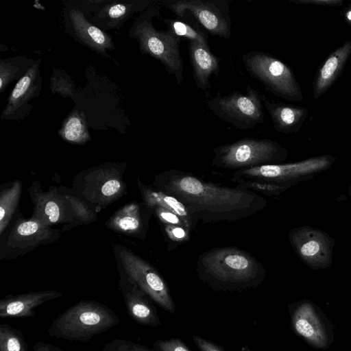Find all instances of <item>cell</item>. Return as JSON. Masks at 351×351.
Returning a JSON list of instances; mask_svg holds the SVG:
<instances>
[{
    "label": "cell",
    "instance_id": "cell-25",
    "mask_svg": "<svg viewBox=\"0 0 351 351\" xmlns=\"http://www.w3.org/2000/svg\"><path fill=\"white\" fill-rule=\"evenodd\" d=\"M162 21L176 36L189 41H197L203 46L208 47V34L197 26L186 21L178 19H162Z\"/></svg>",
    "mask_w": 351,
    "mask_h": 351
},
{
    "label": "cell",
    "instance_id": "cell-10",
    "mask_svg": "<svg viewBox=\"0 0 351 351\" xmlns=\"http://www.w3.org/2000/svg\"><path fill=\"white\" fill-rule=\"evenodd\" d=\"M294 332L315 348L327 349L334 341V326L320 308L310 301L291 305Z\"/></svg>",
    "mask_w": 351,
    "mask_h": 351
},
{
    "label": "cell",
    "instance_id": "cell-38",
    "mask_svg": "<svg viewBox=\"0 0 351 351\" xmlns=\"http://www.w3.org/2000/svg\"><path fill=\"white\" fill-rule=\"evenodd\" d=\"M130 11V8L127 5L123 3H117L110 6L108 10L107 14L109 18L112 19H121L126 16Z\"/></svg>",
    "mask_w": 351,
    "mask_h": 351
},
{
    "label": "cell",
    "instance_id": "cell-20",
    "mask_svg": "<svg viewBox=\"0 0 351 351\" xmlns=\"http://www.w3.org/2000/svg\"><path fill=\"white\" fill-rule=\"evenodd\" d=\"M188 50L195 86L206 90L210 87L211 76H217L221 59L197 41H189Z\"/></svg>",
    "mask_w": 351,
    "mask_h": 351
},
{
    "label": "cell",
    "instance_id": "cell-37",
    "mask_svg": "<svg viewBox=\"0 0 351 351\" xmlns=\"http://www.w3.org/2000/svg\"><path fill=\"white\" fill-rule=\"evenodd\" d=\"M288 1L299 5H314L327 7H338L343 3V0H288Z\"/></svg>",
    "mask_w": 351,
    "mask_h": 351
},
{
    "label": "cell",
    "instance_id": "cell-26",
    "mask_svg": "<svg viewBox=\"0 0 351 351\" xmlns=\"http://www.w3.org/2000/svg\"><path fill=\"white\" fill-rule=\"evenodd\" d=\"M60 134L65 141L73 143H84L89 139L85 121L77 112L67 118Z\"/></svg>",
    "mask_w": 351,
    "mask_h": 351
},
{
    "label": "cell",
    "instance_id": "cell-3",
    "mask_svg": "<svg viewBox=\"0 0 351 351\" xmlns=\"http://www.w3.org/2000/svg\"><path fill=\"white\" fill-rule=\"evenodd\" d=\"M120 321L118 315L106 305L81 300L53 319L47 334L70 341L88 342L117 326Z\"/></svg>",
    "mask_w": 351,
    "mask_h": 351
},
{
    "label": "cell",
    "instance_id": "cell-7",
    "mask_svg": "<svg viewBox=\"0 0 351 351\" xmlns=\"http://www.w3.org/2000/svg\"><path fill=\"white\" fill-rule=\"evenodd\" d=\"M263 97L257 89L247 85L245 94L233 91L223 96L217 92L205 102L219 119L239 130H250L264 123Z\"/></svg>",
    "mask_w": 351,
    "mask_h": 351
},
{
    "label": "cell",
    "instance_id": "cell-11",
    "mask_svg": "<svg viewBox=\"0 0 351 351\" xmlns=\"http://www.w3.org/2000/svg\"><path fill=\"white\" fill-rule=\"evenodd\" d=\"M331 160L330 156H322L293 163L262 165L235 171L232 179L234 182L245 178L288 186L290 182L301 176L326 168Z\"/></svg>",
    "mask_w": 351,
    "mask_h": 351
},
{
    "label": "cell",
    "instance_id": "cell-32",
    "mask_svg": "<svg viewBox=\"0 0 351 351\" xmlns=\"http://www.w3.org/2000/svg\"><path fill=\"white\" fill-rule=\"evenodd\" d=\"M163 231L172 243H184L189 241L191 231L184 226L162 224Z\"/></svg>",
    "mask_w": 351,
    "mask_h": 351
},
{
    "label": "cell",
    "instance_id": "cell-40",
    "mask_svg": "<svg viewBox=\"0 0 351 351\" xmlns=\"http://www.w3.org/2000/svg\"><path fill=\"white\" fill-rule=\"evenodd\" d=\"M343 18L346 23L351 27V3L343 10Z\"/></svg>",
    "mask_w": 351,
    "mask_h": 351
},
{
    "label": "cell",
    "instance_id": "cell-18",
    "mask_svg": "<svg viewBox=\"0 0 351 351\" xmlns=\"http://www.w3.org/2000/svg\"><path fill=\"white\" fill-rule=\"evenodd\" d=\"M351 56V40H347L332 51L317 69L313 81V97L324 95L343 72Z\"/></svg>",
    "mask_w": 351,
    "mask_h": 351
},
{
    "label": "cell",
    "instance_id": "cell-24",
    "mask_svg": "<svg viewBox=\"0 0 351 351\" xmlns=\"http://www.w3.org/2000/svg\"><path fill=\"white\" fill-rule=\"evenodd\" d=\"M22 191V183L16 180L0 192V234L10 223L16 211Z\"/></svg>",
    "mask_w": 351,
    "mask_h": 351
},
{
    "label": "cell",
    "instance_id": "cell-5",
    "mask_svg": "<svg viewBox=\"0 0 351 351\" xmlns=\"http://www.w3.org/2000/svg\"><path fill=\"white\" fill-rule=\"evenodd\" d=\"M160 7L154 6L137 21L134 34L138 41L140 49L158 60L165 71L173 75L178 85L183 82L184 64L180 45L182 39L171 30H157L153 25L152 18L159 14Z\"/></svg>",
    "mask_w": 351,
    "mask_h": 351
},
{
    "label": "cell",
    "instance_id": "cell-35",
    "mask_svg": "<svg viewBox=\"0 0 351 351\" xmlns=\"http://www.w3.org/2000/svg\"><path fill=\"white\" fill-rule=\"evenodd\" d=\"M17 71L18 69L14 67L13 64L1 62L0 71L1 90H3L9 82L15 77V73L17 72Z\"/></svg>",
    "mask_w": 351,
    "mask_h": 351
},
{
    "label": "cell",
    "instance_id": "cell-31",
    "mask_svg": "<svg viewBox=\"0 0 351 351\" xmlns=\"http://www.w3.org/2000/svg\"><path fill=\"white\" fill-rule=\"evenodd\" d=\"M101 351H156L129 339L115 338L106 343Z\"/></svg>",
    "mask_w": 351,
    "mask_h": 351
},
{
    "label": "cell",
    "instance_id": "cell-15",
    "mask_svg": "<svg viewBox=\"0 0 351 351\" xmlns=\"http://www.w3.org/2000/svg\"><path fill=\"white\" fill-rule=\"evenodd\" d=\"M152 213L143 202H130L114 213L106 226L114 232L144 240Z\"/></svg>",
    "mask_w": 351,
    "mask_h": 351
},
{
    "label": "cell",
    "instance_id": "cell-29",
    "mask_svg": "<svg viewBox=\"0 0 351 351\" xmlns=\"http://www.w3.org/2000/svg\"><path fill=\"white\" fill-rule=\"evenodd\" d=\"M64 195L71 204L73 218L84 223H89L96 220L95 211L85 202L71 195Z\"/></svg>",
    "mask_w": 351,
    "mask_h": 351
},
{
    "label": "cell",
    "instance_id": "cell-13",
    "mask_svg": "<svg viewBox=\"0 0 351 351\" xmlns=\"http://www.w3.org/2000/svg\"><path fill=\"white\" fill-rule=\"evenodd\" d=\"M27 192L34 206L32 217L50 226L73 221L70 202L56 188L43 191L40 183L36 181L32 182Z\"/></svg>",
    "mask_w": 351,
    "mask_h": 351
},
{
    "label": "cell",
    "instance_id": "cell-14",
    "mask_svg": "<svg viewBox=\"0 0 351 351\" xmlns=\"http://www.w3.org/2000/svg\"><path fill=\"white\" fill-rule=\"evenodd\" d=\"M119 273V287L130 317L141 325L152 327L160 326L157 311L148 300V296L120 269Z\"/></svg>",
    "mask_w": 351,
    "mask_h": 351
},
{
    "label": "cell",
    "instance_id": "cell-39",
    "mask_svg": "<svg viewBox=\"0 0 351 351\" xmlns=\"http://www.w3.org/2000/svg\"><path fill=\"white\" fill-rule=\"evenodd\" d=\"M33 351H64L62 348L43 341H36L33 346Z\"/></svg>",
    "mask_w": 351,
    "mask_h": 351
},
{
    "label": "cell",
    "instance_id": "cell-1",
    "mask_svg": "<svg viewBox=\"0 0 351 351\" xmlns=\"http://www.w3.org/2000/svg\"><path fill=\"white\" fill-rule=\"evenodd\" d=\"M152 185L178 198L197 222H235L267 206L257 193L220 185L178 169L156 175Z\"/></svg>",
    "mask_w": 351,
    "mask_h": 351
},
{
    "label": "cell",
    "instance_id": "cell-12",
    "mask_svg": "<svg viewBox=\"0 0 351 351\" xmlns=\"http://www.w3.org/2000/svg\"><path fill=\"white\" fill-rule=\"evenodd\" d=\"M60 236V231L51 228L41 221L19 217L8 237L6 249L11 255H19L35 249L40 245L51 243Z\"/></svg>",
    "mask_w": 351,
    "mask_h": 351
},
{
    "label": "cell",
    "instance_id": "cell-23",
    "mask_svg": "<svg viewBox=\"0 0 351 351\" xmlns=\"http://www.w3.org/2000/svg\"><path fill=\"white\" fill-rule=\"evenodd\" d=\"M69 18L77 36L88 47L99 52L112 48L110 36L86 21L81 12L71 10Z\"/></svg>",
    "mask_w": 351,
    "mask_h": 351
},
{
    "label": "cell",
    "instance_id": "cell-2",
    "mask_svg": "<svg viewBox=\"0 0 351 351\" xmlns=\"http://www.w3.org/2000/svg\"><path fill=\"white\" fill-rule=\"evenodd\" d=\"M199 278L216 291H239L259 286L266 269L247 252L234 246L211 248L197 261Z\"/></svg>",
    "mask_w": 351,
    "mask_h": 351
},
{
    "label": "cell",
    "instance_id": "cell-19",
    "mask_svg": "<svg viewBox=\"0 0 351 351\" xmlns=\"http://www.w3.org/2000/svg\"><path fill=\"white\" fill-rule=\"evenodd\" d=\"M263 104L276 132L283 134L298 132L308 116V109L270 99L264 96Z\"/></svg>",
    "mask_w": 351,
    "mask_h": 351
},
{
    "label": "cell",
    "instance_id": "cell-17",
    "mask_svg": "<svg viewBox=\"0 0 351 351\" xmlns=\"http://www.w3.org/2000/svg\"><path fill=\"white\" fill-rule=\"evenodd\" d=\"M62 295V292L48 290L7 295L0 300V317H32L36 314L35 308Z\"/></svg>",
    "mask_w": 351,
    "mask_h": 351
},
{
    "label": "cell",
    "instance_id": "cell-16",
    "mask_svg": "<svg viewBox=\"0 0 351 351\" xmlns=\"http://www.w3.org/2000/svg\"><path fill=\"white\" fill-rule=\"evenodd\" d=\"M125 191L120 173L114 169L102 168L90 172L85 179V193L91 201L109 204Z\"/></svg>",
    "mask_w": 351,
    "mask_h": 351
},
{
    "label": "cell",
    "instance_id": "cell-9",
    "mask_svg": "<svg viewBox=\"0 0 351 351\" xmlns=\"http://www.w3.org/2000/svg\"><path fill=\"white\" fill-rule=\"evenodd\" d=\"M163 5L180 18L190 12L209 34L231 36L232 21L227 0H167Z\"/></svg>",
    "mask_w": 351,
    "mask_h": 351
},
{
    "label": "cell",
    "instance_id": "cell-33",
    "mask_svg": "<svg viewBox=\"0 0 351 351\" xmlns=\"http://www.w3.org/2000/svg\"><path fill=\"white\" fill-rule=\"evenodd\" d=\"M152 210L153 213L162 224L184 226L192 231L189 228L186 223L176 214L160 206H155Z\"/></svg>",
    "mask_w": 351,
    "mask_h": 351
},
{
    "label": "cell",
    "instance_id": "cell-36",
    "mask_svg": "<svg viewBox=\"0 0 351 351\" xmlns=\"http://www.w3.org/2000/svg\"><path fill=\"white\" fill-rule=\"evenodd\" d=\"M192 339L199 351H226L218 344L210 341L200 336L193 335Z\"/></svg>",
    "mask_w": 351,
    "mask_h": 351
},
{
    "label": "cell",
    "instance_id": "cell-34",
    "mask_svg": "<svg viewBox=\"0 0 351 351\" xmlns=\"http://www.w3.org/2000/svg\"><path fill=\"white\" fill-rule=\"evenodd\" d=\"M156 351H191L187 346L178 338L157 340L153 344Z\"/></svg>",
    "mask_w": 351,
    "mask_h": 351
},
{
    "label": "cell",
    "instance_id": "cell-28",
    "mask_svg": "<svg viewBox=\"0 0 351 351\" xmlns=\"http://www.w3.org/2000/svg\"><path fill=\"white\" fill-rule=\"evenodd\" d=\"M234 182H236V187L269 196L278 195L288 187L286 185L245 178L239 179Z\"/></svg>",
    "mask_w": 351,
    "mask_h": 351
},
{
    "label": "cell",
    "instance_id": "cell-21",
    "mask_svg": "<svg viewBox=\"0 0 351 351\" xmlns=\"http://www.w3.org/2000/svg\"><path fill=\"white\" fill-rule=\"evenodd\" d=\"M138 185L143 202L149 208L162 207L180 217L193 230L197 221L193 217L186 206L176 197L155 188L152 184L146 186L138 178Z\"/></svg>",
    "mask_w": 351,
    "mask_h": 351
},
{
    "label": "cell",
    "instance_id": "cell-22",
    "mask_svg": "<svg viewBox=\"0 0 351 351\" xmlns=\"http://www.w3.org/2000/svg\"><path fill=\"white\" fill-rule=\"evenodd\" d=\"M39 65L31 66L25 74L18 81L9 97L3 116L8 117L14 115L25 104L38 93L40 85Z\"/></svg>",
    "mask_w": 351,
    "mask_h": 351
},
{
    "label": "cell",
    "instance_id": "cell-30",
    "mask_svg": "<svg viewBox=\"0 0 351 351\" xmlns=\"http://www.w3.org/2000/svg\"><path fill=\"white\" fill-rule=\"evenodd\" d=\"M291 239L303 258L311 259L317 256L322 250V243L316 239H307L304 241L293 234Z\"/></svg>",
    "mask_w": 351,
    "mask_h": 351
},
{
    "label": "cell",
    "instance_id": "cell-27",
    "mask_svg": "<svg viewBox=\"0 0 351 351\" xmlns=\"http://www.w3.org/2000/svg\"><path fill=\"white\" fill-rule=\"evenodd\" d=\"M0 351H28L23 332L10 324H1Z\"/></svg>",
    "mask_w": 351,
    "mask_h": 351
},
{
    "label": "cell",
    "instance_id": "cell-4",
    "mask_svg": "<svg viewBox=\"0 0 351 351\" xmlns=\"http://www.w3.org/2000/svg\"><path fill=\"white\" fill-rule=\"evenodd\" d=\"M213 153L212 166L236 171L279 164L287 156V150L277 142L252 137L216 147Z\"/></svg>",
    "mask_w": 351,
    "mask_h": 351
},
{
    "label": "cell",
    "instance_id": "cell-6",
    "mask_svg": "<svg viewBox=\"0 0 351 351\" xmlns=\"http://www.w3.org/2000/svg\"><path fill=\"white\" fill-rule=\"evenodd\" d=\"M242 61L250 76L273 95L290 101L304 99L292 69L279 59L263 51H250L242 56Z\"/></svg>",
    "mask_w": 351,
    "mask_h": 351
},
{
    "label": "cell",
    "instance_id": "cell-41",
    "mask_svg": "<svg viewBox=\"0 0 351 351\" xmlns=\"http://www.w3.org/2000/svg\"><path fill=\"white\" fill-rule=\"evenodd\" d=\"M241 351H250V350L247 346H245L242 347Z\"/></svg>",
    "mask_w": 351,
    "mask_h": 351
},
{
    "label": "cell",
    "instance_id": "cell-8",
    "mask_svg": "<svg viewBox=\"0 0 351 351\" xmlns=\"http://www.w3.org/2000/svg\"><path fill=\"white\" fill-rule=\"evenodd\" d=\"M119 269L160 307L173 313L176 305L169 287L158 271L147 261L130 249L117 246Z\"/></svg>",
    "mask_w": 351,
    "mask_h": 351
}]
</instances>
